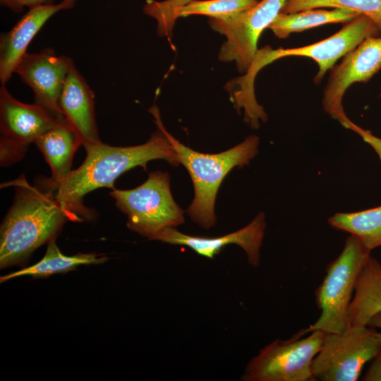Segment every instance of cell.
<instances>
[{
	"label": "cell",
	"mask_w": 381,
	"mask_h": 381,
	"mask_svg": "<svg viewBox=\"0 0 381 381\" xmlns=\"http://www.w3.org/2000/svg\"><path fill=\"white\" fill-rule=\"evenodd\" d=\"M322 8L346 9L370 18L381 35V0H286L282 13Z\"/></svg>",
	"instance_id": "21"
},
{
	"label": "cell",
	"mask_w": 381,
	"mask_h": 381,
	"mask_svg": "<svg viewBox=\"0 0 381 381\" xmlns=\"http://www.w3.org/2000/svg\"><path fill=\"white\" fill-rule=\"evenodd\" d=\"M191 0H165L158 1L146 0L143 7L144 13L157 22V31L159 36L170 37L179 9Z\"/></svg>",
	"instance_id": "23"
},
{
	"label": "cell",
	"mask_w": 381,
	"mask_h": 381,
	"mask_svg": "<svg viewBox=\"0 0 381 381\" xmlns=\"http://www.w3.org/2000/svg\"><path fill=\"white\" fill-rule=\"evenodd\" d=\"M178 155L180 164L188 170L193 186L194 198L186 210L191 219L205 229L216 222L214 203L219 188L226 174L234 167L242 168L258 153L259 137L251 135L242 143L218 154H204L193 150L174 138L165 129L159 109H150Z\"/></svg>",
	"instance_id": "3"
},
{
	"label": "cell",
	"mask_w": 381,
	"mask_h": 381,
	"mask_svg": "<svg viewBox=\"0 0 381 381\" xmlns=\"http://www.w3.org/2000/svg\"><path fill=\"white\" fill-rule=\"evenodd\" d=\"M66 120L37 103H23L5 85L0 88V161L7 166L20 159L30 143Z\"/></svg>",
	"instance_id": "9"
},
{
	"label": "cell",
	"mask_w": 381,
	"mask_h": 381,
	"mask_svg": "<svg viewBox=\"0 0 381 381\" xmlns=\"http://www.w3.org/2000/svg\"><path fill=\"white\" fill-rule=\"evenodd\" d=\"M353 294L350 305L351 325H367L381 312V263L371 255L358 275Z\"/></svg>",
	"instance_id": "17"
},
{
	"label": "cell",
	"mask_w": 381,
	"mask_h": 381,
	"mask_svg": "<svg viewBox=\"0 0 381 381\" xmlns=\"http://www.w3.org/2000/svg\"><path fill=\"white\" fill-rule=\"evenodd\" d=\"M66 56L57 55L46 48L38 53H25L17 64L14 73L33 91L35 102L54 114L64 117L60 107V97L73 65Z\"/></svg>",
	"instance_id": "12"
},
{
	"label": "cell",
	"mask_w": 381,
	"mask_h": 381,
	"mask_svg": "<svg viewBox=\"0 0 381 381\" xmlns=\"http://www.w3.org/2000/svg\"><path fill=\"white\" fill-rule=\"evenodd\" d=\"M307 337L294 334L276 339L262 349L247 364L243 381H315L312 363L325 332L314 330Z\"/></svg>",
	"instance_id": "8"
},
{
	"label": "cell",
	"mask_w": 381,
	"mask_h": 381,
	"mask_svg": "<svg viewBox=\"0 0 381 381\" xmlns=\"http://www.w3.org/2000/svg\"><path fill=\"white\" fill-rule=\"evenodd\" d=\"M378 36L381 35L373 20L365 15H360L345 23L335 34L310 45L277 49L266 46L258 49L248 71L242 77L234 79L232 85L241 97L254 98V80L258 73L267 65L286 56H305L315 61L318 66V71L313 82L319 84L338 59L355 49L367 37Z\"/></svg>",
	"instance_id": "5"
},
{
	"label": "cell",
	"mask_w": 381,
	"mask_h": 381,
	"mask_svg": "<svg viewBox=\"0 0 381 381\" xmlns=\"http://www.w3.org/2000/svg\"><path fill=\"white\" fill-rule=\"evenodd\" d=\"M65 9L69 8L64 0L57 4L30 8L8 32L1 35L0 80L2 85L9 80L29 44L45 23L56 13Z\"/></svg>",
	"instance_id": "14"
},
{
	"label": "cell",
	"mask_w": 381,
	"mask_h": 381,
	"mask_svg": "<svg viewBox=\"0 0 381 381\" xmlns=\"http://www.w3.org/2000/svg\"><path fill=\"white\" fill-rule=\"evenodd\" d=\"M94 105V92L73 64L60 97V107L84 147L101 142Z\"/></svg>",
	"instance_id": "15"
},
{
	"label": "cell",
	"mask_w": 381,
	"mask_h": 381,
	"mask_svg": "<svg viewBox=\"0 0 381 381\" xmlns=\"http://www.w3.org/2000/svg\"><path fill=\"white\" fill-rule=\"evenodd\" d=\"M381 69V36L369 37L342 57L329 71L323 90V110L344 128L351 121L342 101L347 89L356 83H368Z\"/></svg>",
	"instance_id": "11"
},
{
	"label": "cell",
	"mask_w": 381,
	"mask_h": 381,
	"mask_svg": "<svg viewBox=\"0 0 381 381\" xmlns=\"http://www.w3.org/2000/svg\"><path fill=\"white\" fill-rule=\"evenodd\" d=\"M84 147L83 163L55 188L56 200L73 222L92 219V210L83 205L84 196L99 188L114 189L116 179L126 171L138 166L146 169L149 161L157 159L174 167L180 164L176 152L159 126L140 145L114 147L100 142Z\"/></svg>",
	"instance_id": "1"
},
{
	"label": "cell",
	"mask_w": 381,
	"mask_h": 381,
	"mask_svg": "<svg viewBox=\"0 0 381 381\" xmlns=\"http://www.w3.org/2000/svg\"><path fill=\"white\" fill-rule=\"evenodd\" d=\"M255 1H257L258 2V1H260L261 0H255Z\"/></svg>",
	"instance_id": "30"
},
{
	"label": "cell",
	"mask_w": 381,
	"mask_h": 381,
	"mask_svg": "<svg viewBox=\"0 0 381 381\" xmlns=\"http://www.w3.org/2000/svg\"><path fill=\"white\" fill-rule=\"evenodd\" d=\"M345 128L349 129L359 135L364 142L367 143L375 151L381 159V138L374 135L369 130H365L351 122Z\"/></svg>",
	"instance_id": "24"
},
{
	"label": "cell",
	"mask_w": 381,
	"mask_h": 381,
	"mask_svg": "<svg viewBox=\"0 0 381 381\" xmlns=\"http://www.w3.org/2000/svg\"><path fill=\"white\" fill-rule=\"evenodd\" d=\"M368 326L381 329V312L374 315L368 322Z\"/></svg>",
	"instance_id": "27"
},
{
	"label": "cell",
	"mask_w": 381,
	"mask_h": 381,
	"mask_svg": "<svg viewBox=\"0 0 381 381\" xmlns=\"http://www.w3.org/2000/svg\"><path fill=\"white\" fill-rule=\"evenodd\" d=\"M50 166L52 177L48 187L55 190L71 172L74 152L82 145L80 139L66 120L51 128L35 143Z\"/></svg>",
	"instance_id": "16"
},
{
	"label": "cell",
	"mask_w": 381,
	"mask_h": 381,
	"mask_svg": "<svg viewBox=\"0 0 381 381\" xmlns=\"http://www.w3.org/2000/svg\"><path fill=\"white\" fill-rule=\"evenodd\" d=\"M266 229L264 212L258 213L243 228L218 237L193 236L183 234L176 228H167L153 240L171 245L184 246L197 254L212 259L229 244H236L245 251L248 263L257 267L260 264V248Z\"/></svg>",
	"instance_id": "13"
},
{
	"label": "cell",
	"mask_w": 381,
	"mask_h": 381,
	"mask_svg": "<svg viewBox=\"0 0 381 381\" xmlns=\"http://www.w3.org/2000/svg\"><path fill=\"white\" fill-rule=\"evenodd\" d=\"M68 5L69 9L72 8L75 5L77 0H64Z\"/></svg>",
	"instance_id": "28"
},
{
	"label": "cell",
	"mask_w": 381,
	"mask_h": 381,
	"mask_svg": "<svg viewBox=\"0 0 381 381\" xmlns=\"http://www.w3.org/2000/svg\"><path fill=\"white\" fill-rule=\"evenodd\" d=\"M109 258L104 255L95 253H78L67 256L61 253L55 238L48 243L44 258L37 263L22 269L16 272L1 277V283L20 276H31L34 278L46 277L53 274L66 272L76 269L82 265H98L106 262Z\"/></svg>",
	"instance_id": "19"
},
{
	"label": "cell",
	"mask_w": 381,
	"mask_h": 381,
	"mask_svg": "<svg viewBox=\"0 0 381 381\" xmlns=\"http://www.w3.org/2000/svg\"><path fill=\"white\" fill-rule=\"evenodd\" d=\"M116 207L128 218L127 226L148 240L167 228L185 222L183 211L174 201L167 172L150 173L140 186L131 190L110 192Z\"/></svg>",
	"instance_id": "6"
},
{
	"label": "cell",
	"mask_w": 381,
	"mask_h": 381,
	"mask_svg": "<svg viewBox=\"0 0 381 381\" xmlns=\"http://www.w3.org/2000/svg\"><path fill=\"white\" fill-rule=\"evenodd\" d=\"M286 0H261L253 7L226 19L209 18L210 26L224 35L218 58L224 62L234 61L239 73L245 74L258 51L261 33L268 28L282 11Z\"/></svg>",
	"instance_id": "10"
},
{
	"label": "cell",
	"mask_w": 381,
	"mask_h": 381,
	"mask_svg": "<svg viewBox=\"0 0 381 381\" xmlns=\"http://www.w3.org/2000/svg\"><path fill=\"white\" fill-rule=\"evenodd\" d=\"M255 0H191L179 11V17L202 15L226 20L253 7Z\"/></svg>",
	"instance_id": "22"
},
{
	"label": "cell",
	"mask_w": 381,
	"mask_h": 381,
	"mask_svg": "<svg viewBox=\"0 0 381 381\" xmlns=\"http://www.w3.org/2000/svg\"><path fill=\"white\" fill-rule=\"evenodd\" d=\"M361 380L363 381H381V349L370 361V363Z\"/></svg>",
	"instance_id": "26"
},
{
	"label": "cell",
	"mask_w": 381,
	"mask_h": 381,
	"mask_svg": "<svg viewBox=\"0 0 381 381\" xmlns=\"http://www.w3.org/2000/svg\"><path fill=\"white\" fill-rule=\"evenodd\" d=\"M379 95L381 96V85L380 87Z\"/></svg>",
	"instance_id": "29"
},
{
	"label": "cell",
	"mask_w": 381,
	"mask_h": 381,
	"mask_svg": "<svg viewBox=\"0 0 381 381\" xmlns=\"http://www.w3.org/2000/svg\"><path fill=\"white\" fill-rule=\"evenodd\" d=\"M15 188L13 202L0 231V267L25 260L36 248L55 238L68 218L52 188L31 186L24 175L8 182Z\"/></svg>",
	"instance_id": "2"
},
{
	"label": "cell",
	"mask_w": 381,
	"mask_h": 381,
	"mask_svg": "<svg viewBox=\"0 0 381 381\" xmlns=\"http://www.w3.org/2000/svg\"><path fill=\"white\" fill-rule=\"evenodd\" d=\"M54 0H0L1 4L16 12H21L25 7L29 8L53 4Z\"/></svg>",
	"instance_id": "25"
},
{
	"label": "cell",
	"mask_w": 381,
	"mask_h": 381,
	"mask_svg": "<svg viewBox=\"0 0 381 381\" xmlns=\"http://www.w3.org/2000/svg\"><path fill=\"white\" fill-rule=\"evenodd\" d=\"M361 14L346 9L325 10L313 8L296 13L280 12L268 27L280 39L288 37L291 33L300 32L328 23H347Z\"/></svg>",
	"instance_id": "18"
},
{
	"label": "cell",
	"mask_w": 381,
	"mask_h": 381,
	"mask_svg": "<svg viewBox=\"0 0 381 381\" xmlns=\"http://www.w3.org/2000/svg\"><path fill=\"white\" fill-rule=\"evenodd\" d=\"M333 229L356 236L371 251L381 246V205L354 212H339L329 217Z\"/></svg>",
	"instance_id": "20"
},
{
	"label": "cell",
	"mask_w": 381,
	"mask_h": 381,
	"mask_svg": "<svg viewBox=\"0 0 381 381\" xmlns=\"http://www.w3.org/2000/svg\"><path fill=\"white\" fill-rule=\"evenodd\" d=\"M370 250L359 238L349 234L339 255L326 266V274L315 292L318 319L296 334L301 337L314 330L341 333L351 325L350 305L358 275Z\"/></svg>",
	"instance_id": "4"
},
{
	"label": "cell",
	"mask_w": 381,
	"mask_h": 381,
	"mask_svg": "<svg viewBox=\"0 0 381 381\" xmlns=\"http://www.w3.org/2000/svg\"><path fill=\"white\" fill-rule=\"evenodd\" d=\"M381 349V332L368 325H351L341 333H326L312 363L320 381H356L367 362Z\"/></svg>",
	"instance_id": "7"
}]
</instances>
